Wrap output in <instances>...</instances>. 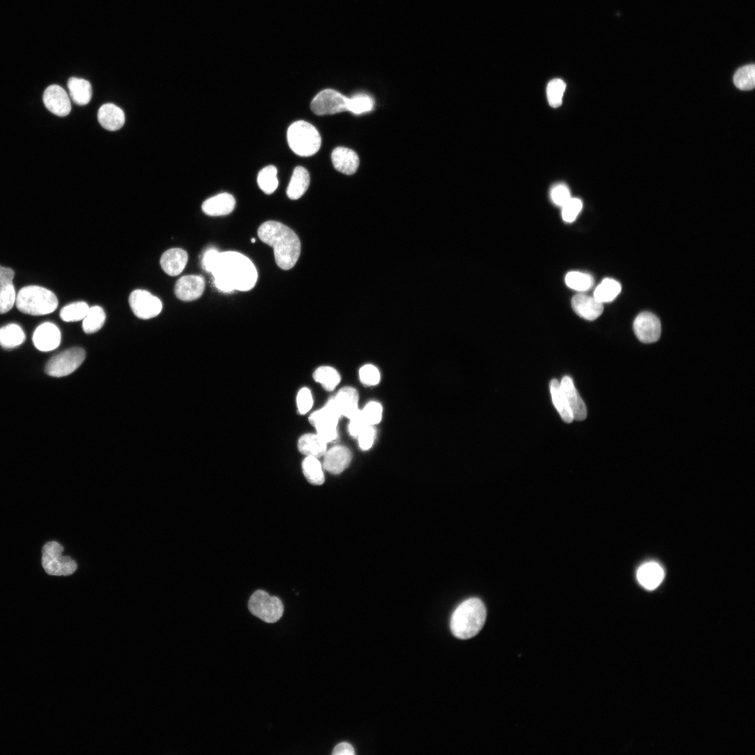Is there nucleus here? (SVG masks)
Listing matches in <instances>:
<instances>
[{"label": "nucleus", "mask_w": 755, "mask_h": 755, "mask_svg": "<svg viewBox=\"0 0 755 755\" xmlns=\"http://www.w3.org/2000/svg\"><path fill=\"white\" fill-rule=\"evenodd\" d=\"M234 197L227 192L220 193L206 200L202 210L209 216H221L231 213L235 208Z\"/></svg>", "instance_id": "412c9836"}, {"label": "nucleus", "mask_w": 755, "mask_h": 755, "mask_svg": "<svg viewBox=\"0 0 755 755\" xmlns=\"http://www.w3.org/2000/svg\"><path fill=\"white\" fill-rule=\"evenodd\" d=\"M340 417L333 398H331L323 408L311 414L309 421L315 427L317 434L326 443H330L338 438L337 426Z\"/></svg>", "instance_id": "0eeeda50"}, {"label": "nucleus", "mask_w": 755, "mask_h": 755, "mask_svg": "<svg viewBox=\"0 0 755 755\" xmlns=\"http://www.w3.org/2000/svg\"><path fill=\"white\" fill-rule=\"evenodd\" d=\"M89 309L88 304L84 301L72 303L64 306L61 310L60 317L67 322L82 320Z\"/></svg>", "instance_id": "e433bc0d"}, {"label": "nucleus", "mask_w": 755, "mask_h": 755, "mask_svg": "<svg viewBox=\"0 0 755 755\" xmlns=\"http://www.w3.org/2000/svg\"><path fill=\"white\" fill-rule=\"evenodd\" d=\"M359 378L364 384L371 386L380 382V374L375 366L367 364L360 368Z\"/></svg>", "instance_id": "37998d69"}, {"label": "nucleus", "mask_w": 755, "mask_h": 755, "mask_svg": "<svg viewBox=\"0 0 755 755\" xmlns=\"http://www.w3.org/2000/svg\"><path fill=\"white\" fill-rule=\"evenodd\" d=\"M85 359V352L80 347H72L51 358L45 366V373L60 378L75 371Z\"/></svg>", "instance_id": "1a4fd4ad"}, {"label": "nucleus", "mask_w": 755, "mask_h": 755, "mask_svg": "<svg viewBox=\"0 0 755 755\" xmlns=\"http://www.w3.org/2000/svg\"><path fill=\"white\" fill-rule=\"evenodd\" d=\"M487 617L483 602L477 598H468L455 609L450 620L453 635L459 639L476 635L484 624Z\"/></svg>", "instance_id": "7ed1b4c3"}, {"label": "nucleus", "mask_w": 755, "mask_h": 755, "mask_svg": "<svg viewBox=\"0 0 755 755\" xmlns=\"http://www.w3.org/2000/svg\"><path fill=\"white\" fill-rule=\"evenodd\" d=\"M205 285V279L201 275H184L179 278L175 285V294L181 301H194L203 294Z\"/></svg>", "instance_id": "4468645a"}, {"label": "nucleus", "mask_w": 755, "mask_h": 755, "mask_svg": "<svg viewBox=\"0 0 755 755\" xmlns=\"http://www.w3.org/2000/svg\"><path fill=\"white\" fill-rule=\"evenodd\" d=\"M129 302L134 314L143 319L157 316L162 310L160 299L144 289L133 291L129 295Z\"/></svg>", "instance_id": "9b49d317"}, {"label": "nucleus", "mask_w": 755, "mask_h": 755, "mask_svg": "<svg viewBox=\"0 0 755 755\" xmlns=\"http://www.w3.org/2000/svg\"><path fill=\"white\" fill-rule=\"evenodd\" d=\"M565 89L566 83L563 80L555 78L549 81L547 87V96L552 107L556 108L561 105Z\"/></svg>", "instance_id": "ea45409f"}, {"label": "nucleus", "mask_w": 755, "mask_h": 755, "mask_svg": "<svg viewBox=\"0 0 755 755\" xmlns=\"http://www.w3.org/2000/svg\"><path fill=\"white\" fill-rule=\"evenodd\" d=\"M208 272L213 274L215 287L224 292L249 291L258 278L252 261L234 251L218 252Z\"/></svg>", "instance_id": "f257e3e1"}, {"label": "nucleus", "mask_w": 755, "mask_h": 755, "mask_svg": "<svg viewBox=\"0 0 755 755\" xmlns=\"http://www.w3.org/2000/svg\"><path fill=\"white\" fill-rule=\"evenodd\" d=\"M310 181L308 171L302 166H296L287 189V196L292 200L299 199L307 191Z\"/></svg>", "instance_id": "a878e982"}, {"label": "nucleus", "mask_w": 755, "mask_h": 755, "mask_svg": "<svg viewBox=\"0 0 755 755\" xmlns=\"http://www.w3.org/2000/svg\"><path fill=\"white\" fill-rule=\"evenodd\" d=\"M287 138L291 150L301 157L315 154L321 146V136L317 129L303 120L294 122L289 127Z\"/></svg>", "instance_id": "39448f33"}, {"label": "nucleus", "mask_w": 755, "mask_h": 755, "mask_svg": "<svg viewBox=\"0 0 755 755\" xmlns=\"http://www.w3.org/2000/svg\"><path fill=\"white\" fill-rule=\"evenodd\" d=\"M326 444L318 434L307 433L299 438L298 448L306 456L319 458L326 452Z\"/></svg>", "instance_id": "bb28decb"}, {"label": "nucleus", "mask_w": 755, "mask_h": 755, "mask_svg": "<svg viewBox=\"0 0 755 755\" xmlns=\"http://www.w3.org/2000/svg\"><path fill=\"white\" fill-rule=\"evenodd\" d=\"M32 340L38 350L42 352H49L56 349L59 345L61 333L59 328L53 323L44 322L36 329Z\"/></svg>", "instance_id": "2eb2a0df"}, {"label": "nucleus", "mask_w": 755, "mask_h": 755, "mask_svg": "<svg viewBox=\"0 0 755 755\" xmlns=\"http://www.w3.org/2000/svg\"><path fill=\"white\" fill-rule=\"evenodd\" d=\"M359 440V445L361 450H367L370 449L374 442L375 439V429L373 426H367L357 436Z\"/></svg>", "instance_id": "de8ad7c7"}, {"label": "nucleus", "mask_w": 755, "mask_h": 755, "mask_svg": "<svg viewBox=\"0 0 755 755\" xmlns=\"http://www.w3.org/2000/svg\"><path fill=\"white\" fill-rule=\"evenodd\" d=\"M248 609L255 617L267 623L278 621L284 611L282 601L265 591H254L248 601Z\"/></svg>", "instance_id": "6e6552de"}, {"label": "nucleus", "mask_w": 755, "mask_h": 755, "mask_svg": "<svg viewBox=\"0 0 755 755\" xmlns=\"http://www.w3.org/2000/svg\"><path fill=\"white\" fill-rule=\"evenodd\" d=\"M373 107L374 101L372 97L368 94H358L348 98L347 110L359 115L371 111Z\"/></svg>", "instance_id": "58836bf2"}, {"label": "nucleus", "mask_w": 755, "mask_h": 755, "mask_svg": "<svg viewBox=\"0 0 755 755\" xmlns=\"http://www.w3.org/2000/svg\"><path fill=\"white\" fill-rule=\"evenodd\" d=\"M67 86L73 102L79 106L87 104L92 97V87L89 81L82 78L71 77Z\"/></svg>", "instance_id": "cd10ccee"}, {"label": "nucleus", "mask_w": 755, "mask_h": 755, "mask_svg": "<svg viewBox=\"0 0 755 755\" xmlns=\"http://www.w3.org/2000/svg\"><path fill=\"white\" fill-rule=\"evenodd\" d=\"M259 239L273 249L275 263L282 270H289L297 262L301 245L299 236L289 227L276 221H267L260 225Z\"/></svg>", "instance_id": "f03ea898"}, {"label": "nucleus", "mask_w": 755, "mask_h": 755, "mask_svg": "<svg viewBox=\"0 0 755 755\" xmlns=\"http://www.w3.org/2000/svg\"><path fill=\"white\" fill-rule=\"evenodd\" d=\"M361 412L367 424L373 426L381 421L382 408L379 403L372 401L364 407Z\"/></svg>", "instance_id": "a19ab883"}, {"label": "nucleus", "mask_w": 755, "mask_h": 755, "mask_svg": "<svg viewBox=\"0 0 755 755\" xmlns=\"http://www.w3.org/2000/svg\"><path fill=\"white\" fill-rule=\"evenodd\" d=\"M560 387L567 401L573 420H584L587 415V407L575 389L572 378L564 376L560 382Z\"/></svg>", "instance_id": "dca6fc26"}, {"label": "nucleus", "mask_w": 755, "mask_h": 755, "mask_svg": "<svg viewBox=\"0 0 755 755\" xmlns=\"http://www.w3.org/2000/svg\"><path fill=\"white\" fill-rule=\"evenodd\" d=\"M621 289V286L618 281L605 278L595 289L594 297L602 303L610 302L617 296Z\"/></svg>", "instance_id": "7c9ffc66"}, {"label": "nucleus", "mask_w": 755, "mask_h": 755, "mask_svg": "<svg viewBox=\"0 0 755 755\" xmlns=\"http://www.w3.org/2000/svg\"><path fill=\"white\" fill-rule=\"evenodd\" d=\"M348 98L331 89L319 92L310 103L312 111L317 115H333L347 110Z\"/></svg>", "instance_id": "9d476101"}, {"label": "nucleus", "mask_w": 755, "mask_h": 755, "mask_svg": "<svg viewBox=\"0 0 755 755\" xmlns=\"http://www.w3.org/2000/svg\"><path fill=\"white\" fill-rule=\"evenodd\" d=\"M303 473L307 480L315 485H321L324 482L323 466L317 458L306 456L302 463Z\"/></svg>", "instance_id": "2f4dec72"}, {"label": "nucleus", "mask_w": 755, "mask_h": 755, "mask_svg": "<svg viewBox=\"0 0 755 755\" xmlns=\"http://www.w3.org/2000/svg\"><path fill=\"white\" fill-rule=\"evenodd\" d=\"M331 161L334 168L345 175L354 173L359 164L357 154L345 147H337L332 151Z\"/></svg>", "instance_id": "aec40b11"}, {"label": "nucleus", "mask_w": 755, "mask_h": 755, "mask_svg": "<svg viewBox=\"0 0 755 755\" xmlns=\"http://www.w3.org/2000/svg\"><path fill=\"white\" fill-rule=\"evenodd\" d=\"M633 331L640 341L644 343L656 342L661 333L659 319L653 313L642 312L634 319Z\"/></svg>", "instance_id": "f8f14e48"}, {"label": "nucleus", "mask_w": 755, "mask_h": 755, "mask_svg": "<svg viewBox=\"0 0 755 755\" xmlns=\"http://www.w3.org/2000/svg\"><path fill=\"white\" fill-rule=\"evenodd\" d=\"M550 196L553 203L561 207L571 198L569 189L563 184L554 186L551 190Z\"/></svg>", "instance_id": "c03bdc74"}, {"label": "nucleus", "mask_w": 755, "mask_h": 755, "mask_svg": "<svg viewBox=\"0 0 755 755\" xmlns=\"http://www.w3.org/2000/svg\"><path fill=\"white\" fill-rule=\"evenodd\" d=\"M15 272L0 266V314L8 312L15 303L16 292L13 283Z\"/></svg>", "instance_id": "a211bd4d"}, {"label": "nucleus", "mask_w": 755, "mask_h": 755, "mask_svg": "<svg viewBox=\"0 0 755 755\" xmlns=\"http://www.w3.org/2000/svg\"><path fill=\"white\" fill-rule=\"evenodd\" d=\"M278 170L273 165L263 168L258 173L257 183L259 188L266 194L275 192L278 186Z\"/></svg>", "instance_id": "f704fd0d"}, {"label": "nucleus", "mask_w": 755, "mask_h": 755, "mask_svg": "<svg viewBox=\"0 0 755 755\" xmlns=\"http://www.w3.org/2000/svg\"><path fill=\"white\" fill-rule=\"evenodd\" d=\"M251 241H252V243H254V242H255V239H254V238H252V239L251 240Z\"/></svg>", "instance_id": "8fccbe9b"}, {"label": "nucleus", "mask_w": 755, "mask_h": 755, "mask_svg": "<svg viewBox=\"0 0 755 755\" xmlns=\"http://www.w3.org/2000/svg\"><path fill=\"white\" fill-rule=\"evenodd\" d=\"M367 426L368 424L366 422L361 410H359L350 418L349 432L351 436L357 437Z\"/></svg>", "instance_id": "49530a36"}, {"label": "nucleus", "mask_w": 755, "mask_h": 755, "mask_svg": "<svg viewBox=\"0 0 755 755\" xmlns=\"http://www.w3.org/2000/svg\"><path fill=\"white\" fill-rule=\"evenodd\" d=\"M550 393L553 404L562 419L566 423L573 422V418L566 397L561 389L560 382L554 379L549 384Z\"/></svg>", "instance_id": "c85d7f7f"}, {"label": "nucleus", "mask_w": 755, "mask_h": 755, "mask_svg": "<svg viewBox=\"0 0 755 755\" xmlns=\"http://www.w3.org/2000/svg\"><path fill=\"white\" fill-rule=\"evenodd\" d=\"M313 378L326 391L333 390L340 381V374L330 366L319 367L314 372Z\"/></svg>", "instance_id": "72a5a7b5"}, {"label": "nucleus", "mask_w": 755, "mask_h": 755, "mask_svg": "<svg viewBox=\"0 0 755 755\" xmlns=\"http://www.w3.org/2000/svg\"><path fill=\"white\" fill-rule=\"evenodd\" d=\"M354 747L350 743L345 742L338 744L332 752L333 755H354Z\"/></svg>", "instance_id": "09e8293b"}, {"label": "nucleus", "mask_w": 755, "mask_h": 755, "mask_svg": "<svg viewBox=\"0 0 755 755\" xmlns=\"http://www.w3.org/2000/svg\"><path fill=\"white\" fill-rule=\"evenodd\" d=\"M582 208V202L577 198H570L562 206V217L566 222H573Z\"/></svg>", "instance_id": "79ce46f5"}, {"label": "nucleus", "mask_w": 755, "mask_h": 755, "mask_svg": "<svg viewBox=\"0 0 755 755\" xmlns=\"http://www.w3.org/2000/svg\"><path fill=\"white\" fill-rule=\"evenodd\" d=\"M664 572L661 566L656 562H648L642 565L637 571V579L645 589H656L662 582Z\"/></svg>", "instance_id": "b1692460"}, {"label": "nucleus", "mask_w": 755, "mask_h": 755, "mask_svg": "<svg viewBox=\"0 0 755 755\" xmlns=\"http://www.w3.org/2000/svg\"><path fill=\"white\" fill-rule=\"evenodd\" d=\"M735 85L742 90H750L755 85V66L748 64L739 68L733 76Z\"/></svg>", "instance_id": "c9c22d12"}, {"label": "nucleus", "mask_w": 755, "mask_h": 755, "mask_svg": "<svg viewBox=\"0 0 755 755\" xmlns=\"http://www.w3.org/2000/svg\"><path fill=\"white\" fill-rule=\"evenodd\" d=\"M334 402L341 416L350 418L358 409L359 396L357 390L350 387L340 389L335 397Z\"/></svg>", "instance_id": "393cba45"}, {"label": "nucleus", "mask_w": 755, "mask_h": 755, "mask_svg": "<svg viewBox=\"0 0 755 755\" xmlns=\"http://www.w3.org/2000/svg\"><path fill=\"white\" fill-rule=\"evenodd\" d=\"M296 403L299 412L302 415L305 414L311 409L313 400L309 389L303 387L299 391Z\"/></svg>", "instance_id": "a18cd8bd"}, {"label": "nucleus", "mask_w": 755, "mask_h": 755, "mask_svg": "<svg viewBox=\"0 0 755 755\" xmlns=\"http://www.w3.org/2000/svg\"><path fill=\"white\" fill-rule=\"evenodd\" d=\"M25 340L22 329L16 324H9L0 328V345L6 349L20 345Z\"/></svg>", "instance_id": "c756f323"}, {"label": "nucleus", "mask_w": 755, "mask_h": 755, "mask_svg": "<svg viewBox=\"0 0 755 755\" xmlns=\"http://www.w3.org/2000/svg\"><path fill=\"white\" fill-rule=\"evenodd\" d=\"M97 117L99 124L108 131L120 129L125 120L123 110L113 103L102 105L98 110Z\"/></svg>", "instance_id": "5701e85b"}, {"label": "nucleus", "mask_w": 755, "mask_h": 755, "mask_svg": "<svg viewBox=\"0 0 755 755\" xmlns=\"http://www.w3.org/2000/svg\"><path fill=\"white\" fill-rule=\"evenodd\" d=\"M105 320L106 313L101 307H90L82 319V329L86 333H94L103 326Z\"/></svg>", "instance_id": "473e14b6"}, {"label": "nucleus", "mask_w": 755, "mask_h": 755, "mask_svg": "<svg viewBox=\"0 0 755 755\" xmlns=\"http://www.w3.org/2000/svg\"><path fill=\"white\" fill-rule=\"evenodd\" d=\"M188 260V254L181 248H171L161 255L160 264L164 271L171 276L182 272Z\"/></svg>", "instance_id": "4be33fe9"}, {"label": "nucleus", "mask_w": 755, "mask_h": 755, "mask_svg": "<svg viewBox=\"0 0 755 755\" xmlns=\"http://www.w3.org/2000/svg\"><path fill=\"white\" fill-rule=\"evenodd\" d=\"M571 304L576 314L587 320L596 319L603 310L602 303L598 301L594 296L582 294L574 296Z\"/></svg>", "instance_id": "6ab92c4d"}, {"label": "nucleus", "mask_w": 755, "mask_h": 755, "mask_svg": "<svg viewBox=\"0 0 755 755\" xmlns=\"http://www.w3.org/2000/svg\"><path fill=\"white\" fill-rule=\"evenodd\" d=\"M15 305L22 313L38 316L54 312L58 306L56 295L50 290L36 285L22 287L16 294Z\"/></svg>", "instance_id": "20e7f679"}, {"label": "nucleus", "mask_w": 755, "mask_h": 755, "mask_svg": "<svg viewBox=\"0 0 755 755\" xmlns=\"http://www.w3.org/2000/svg\"><path fill=\"white\" fill-rule=\"evenodd\" d=\"M351 459L352 454L347 447L336 445L325 452L322 466L328 472L338 475L349 466Z\"/></svg>", "instance_id": "f3484780"}, {"label": "nucleus", "mask_w": 755, "mask_h": 755, "mask_svg": "<svg viewBox=\"0 0 755 755\" xmlns=\"http://www.w3.org/2000/svg\"><path fill=\"white\" fill-rule=\"evenodd\" d=\"M43 101L47 109L57 116H66L71 111L69 97L59 85H52L48 87L43 92Z\"/></svg>", "instance_id": "ddd939ff"}, {"label": "nucleus", "mask_w": 755, "mask_h": 755, "mask_svg": "<svg viewBox=\"0 0 755 755\" xmlns=\"http://www.w3.org/2000/svg\"><path fill=\"white\" fill-rule=\"evenodd\" d=\"M64 547L56 541L46 542L41 549V566L45 572L52 576H67L73 574L77 564L67 556H62Z\"/></svg>", "instance_id": "423d86ee"}, {"label": "nucleus", "mask_w": 755, "mask_h": 755, "mask_svg": "<svg viewBox=\"0 0 755 755\" xmlns=\"http://www.w3.org/2000/svg\"><path fill=\"white\" fill-rule=\"evenodd\" d=\"M565 282L568 287L579 292L587 291L594 284V278L588 273L571 271L567 273Z\"/></svg>", "instance_id": "4c0bfd02"}]
</instances>
